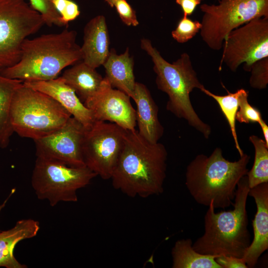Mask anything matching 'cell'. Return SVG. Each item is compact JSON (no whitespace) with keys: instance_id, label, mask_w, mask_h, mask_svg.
Here are the masks:
<instances>
[{"instance_id":"1","label":"cell","mask_w":268,"mask_h":268,"mask_svg":"<svg viewBox=\"0 0 268 268\" xmlns=\"http://www.w3.org/2000/svg\"><path fill=\"white\" fill-rule=\"evenodd\" d=\"M167 151L137 131L127 130L124 145L110 179L113 188L132 198H146L164 191Z\"/></svg>"},{"instance_id":"2","label":"cell","mask_w":268,"mask_h":268,"mask_svg":"<svg viewBox=\"0 0 268 268\" xmlns=\"http://www.w3.org/2000/svg\"><path fill=\"white\" fill-rule=\"evenodd\" d=\"M250 159L244 153L238 160L230 161L219 147L208 156L198 154L187 167L186 187L200 204L208 206L212 203L214 208L222 209L233 205L237 184L247 175Z\"/></svg>"},{"instance_id":"3","label":"cell","mask_w":268,"mask_h":268,"mask_svg":"<svg viewBox=\"0 0 268 268\" xmlns=\"http://www.w3.org/2000/svg\"><path fill=\"white\" fill-rule=\"evenodd\" d=\"M76 32L64 29L59 33L26 38L21 57L13 66L0 69V74L22 81H47L57 77L67 67L82 60Z\"/></svg>"},{"instance_id":"4","label":"cell","mask_w":268,"mask_h":268,"mask_svg":"<svg viewBox=\"0 0 268 268\" xmlns=\"http://www.w3.org/2000/svg\"><path fill=\"white\" fill-rule=\"evenodd\" d=\"M250 188L247 175L237 184L232 210L214 211L212 203L204 216V232L193 244L198 253L242 258L250 246L246 202Z\"/></svg>"},{"instance_id":"5","label":"cell","mask_w":268,"mask_h":268,"mask_svg":"<svg viewBox=\"0 0 268 268\" xmlns=\"http://www.w3.org/2000/svg\"><path fill=\"white\" fill-rule=\"evenodd\" d=\"M140 46L151 58L157 88L168 96L166 109L178 118L185 120L190 126L208 138L211 128L200 119L190 100V93L194 89L201 90L204 86L198 77L189 55L182 53L177 61L170 63L149 40L142 39Z\"/></svg>"},{"instance_id":"6","label":"cell","mask_w":268,"mask_h":268,"mask_svg":"<svg viewBox=\"0 0 268 268\" xmlns=\"http://www.w3.org/2000/svg\"><path fill=\"white\" fill-rule=\"evenodd\" d=\"M70 117V113L54 99L23 84L16 91L10 110L13 132L33 140L52 134Z\"/></svg>"},{"instance_id":"7","label":"cell","mask_w":268,"mask_h":268,"mask_svg":"<svg viewBox=\"0 0 268 268\" xmlns=\"http://www.w3.org/2000/svg\"><path fill=\"white\" fill-rule=\"evenodd\" d=\"M200 35L211 49L219 51L229 33L258 17H268V0H219L217 4L203 3Z\"/></svg>"},{"instance_id":"8","label":"cell","mask_w":268,"mask_h":268,"mask_svg":"<svg viewBox=\"0 0 268 268\" xmlns=\"http://www.w3.org/2000/svg\"><path fill=\"white\" fill-rule=\"evenodd\" d=\"M96 176L86 166L71 167L36 157L31 186L39 200L54 207L60 202H76L77 191Z\"/></svg>"},{"instance_id":"9","label":"cell","mask_w":268,"mask_h":268,"mask_svg":"<svg viewBox=\"0 0 268 268\" xmlns=\"http://www.w3.org/2000/svg\"><path fill=\"white\" fill-rule=\"evenodd\" d=\"M44 24L41 14L25 0H0V69L19 61L23 41Z\"/></svg>"},{"instance_id":"10","label":"cell","mask_w":268,"mask_h":268,"mask_svg":"<svg viewBox=\"0 0 268 268\" xmlns=\"http://www.w3.org/2000/svg\"><path fill=\"white\" fill-rule=\"evenodd\" d=\"M219 66L224 64L232 71L243 68L250 71L256 61L268 57V17H258L231 31L223 44Z\"/></svg>"},{"instance_id":"11","label":"cell","mask_w":268,"mask_h":268,"mask_svg":"<svg viewBox=\"0 0 268 268\" xmlns=\"http://www.w3.org/2000/svg\"><path fill=\"white\" fill-rule=\"evenodd\" d=\"M127 130L116 124L95 121L86 129L82 145L85 165L102 179H110L122 151Z\"/></svg>"},{"instance_id":"12","label":"cell","mask_w":268,"mask_h":268,"mask_svg":"<svg viewBox=\"0 0 268 268\" xmlns=\"http://www.w3.org/2000/svg\"><path fill=\"white\" fill-rule=\"evenodd\" d=\"M86 129L80 122L70 117L52 134L34 140L36 157L71 167L85 166L82 145Z\"/></svg>"},{"instance_id":"13","label":"cell","mask_w":268,"mask_h":268,"mask_svg":"<svg viewBox=\"0 0 268 268\" xmlns=\"http://www.w3.org/2000/svg\"><path fill=\"white\" fill-rule=\"evenodd\" d=\"M130 98L125 93L112 87L104 77L99 90L83 104L92 112L95 121H108L134 131L136 125V111Z\"/></svg>"},{"instance_id":"14","label":"cell","mask_w":268,"mask_h":268,"mask_svg":"<svg viewBox=\"0 0 268 268\" xmlns=\"http://www.w3.org/2000/svg\"><path fill=\"white\" fill-rule=\"evenodd\" d=\"M23 84L54 99L86 129L95 122L91 110L84 105L74 90L65 83L61 76L47 81H24Z\"/></svg>"},{"instance_id":"15","label":"cell","mask_w":268,"mask_h":268,"mask_svg":"<svg viewBox=\"0 0 268 268\" xmlns=\"http://www.w3.org/2000/svg\"><path fill=\"white\" fill-rule=\"evenodd\" d=\"M248 196L254 198L257 212L252 223L253 239L242 259L248 268H254L268 248V182L250 188Z\"/></svg>"},{"instance_id":"16","label":"cell","mask_w":268,"mask_h":268,"mask_svg":"<svg viewBox=\"0 0 268 268\" xmlns=\"http://www.w3.org/2000/svg\"><path fill=\"white\" fill-rule=\"evenodd\" d=\"M83 43L80 50L82 61L96 68L103 65L109 52V37L105 17L92 18L84 28Z\"/></svg>"},{"instance_id":"17","label":"cell","mask_w":268,"mask_h":268,"mask_svg":"<svg viewBox=\"0 0 268 268\" xmlns=\"http://www.w3.org/2000/svg\"><path fill=\"white\" fill-rule=\"evenodd\" d=\"M133 99L136 105L138 133L149 142H158L163 134L164 128L159 120L158 107L147 87L136 82Z\"/></svg>"},{"instance_id":"18","label":"cell","mask_w":268,"mask_h":268,"mask_svg":"<svg viewBox=\"0 0 268 268\" xmlns=\"http://www.w3.org/2000/svg\"><path fill=\"white\" fill-rule=\"evenodd\" d=\"M39 221L31 218L22 219L16 222L12 228L0 231V267L6 268H26L14 255L17 244L20 241L35 237L39 230Z\"/></svg>"},{"instance_id":"19","label":"cell","mask_w":268,"mask_h":268,"mask_svg":"<svg viewBox=\"0 0 268 268\" xmlns=\"http://www.w3.org/2000/svg\"><path fill=\"white\" fill-rule=\"evenodd\" d=\"M103 66L105 69V77L111 86L133 99L136 82L134 73V62L130 55L129 49L120 55L112 49Z\"/></svg>"},{"instance_id":"20","label":"cell","mask_w":268,"mask_h":268,"mask_svg":"<svg viewBox=\"0 0 268 268\" xmlns=\"http://www.w3.org/2000/svg\"><path fill=\"white\" fill-rule=\"evenodd\" d=\"M84 103L100 89L104 78L82 60L66 69L61 76Z\"/></svg>"},{"instance_id":"21","label":"cell","mask_w":268,"mask_h":268,"mask_svg":"<svg viewBox=\"0 0 268 268\" xmlns=\"http://www.w3.org/2000/svg\"><path fill=\"white\" fill-rule=\"evenodd\" d=\"M190 238L177 241L172 249L173 268H222L215 260L217 256L195 251Z\"/></svg>"},{"instance_id":"22","label":"cell","mask_w":268,"mask_h":268,"mask_svg":"<svg viewBox=\"0 0 268 268\" xmlns=\"http://www.w3.org/2000/svg\"><path fill=\"white\" fill-rule=\"evenodd\" d=\"M21 80L11 79L0 74V147H6L14 133L10 120V110L16 91L23 84Z\"/></svg>"},{"instance_id":"23","label":"cell","mask_w":268,"mask_h":268,"mask_svg":"<svg viewBox=\"0 0 268 268\" xmlns=\"http://www.w3.org/2000/svg\"><path fill=\"white\" fill-rule=\"evenodd\" d=\"M249 139L255 149V158L252 169L247 176L250 188L260 184L268 182V146L264 140L255 135Z\"/></svg>"},{"instance_id":"24","label":"cell","mask_w":268,"mask_h":268,"mask_svg":"<svg viewBox=\"0 0 268 268\" xmlns=\"http://www.w3.org/2000/svg\"><path fill=\"white\" fill-rule=\"evenodd\" d=\"M243 90V88H241L234 93L230 92L227 90L228 94L225 95H216L205 89V87L201 90L207 96L212 98L219 105L222 113L228 122L235 147L240 156L244 154V152L240 146L237 135L236 115L239 108V98Z\"/></svg>"},{"instance_id":"25","label":"cell","mask_w":268,"mask_h":268,"mask_svg":"<svg viewBox=\"0 0 268 268\" xmlns=\"http://www.w3.org/2000/svg\"><path fill=\"white\" fill-rule=\"evenodd\" d=\"M201 22L193 20L184 16L179 20L176 28L172 31L174 39L180 43H184L192 39L200 31Z\"/></svg>"},{"instance_id":"26","label":"cell","mask_w":268,"mask_h":268,"mask_svg":"<svg viewBox=\"0 0 268 268\" xmlns=\"http://www.w3.org/2000/svg\"><path fill=\"white\" fill-rule=\"evenodd\" d=\"M249 92L243 89L239 98L238 110L236 120L240 123H258L263 120L262 114L256 108L250 105L248 100Z\"/></svg>"},{"instance_id":"27","label":"cell","mask_w":268,"mask_h":268,"mask_svg":"<svg viewBox=\"0 0 268 268\" xmlns=\"http://www.w3.org/2000/svg\"><path fill=\"white\" fill-rule=\"evenodd\" d=\"M30 5L42 16L45 24L48 26L55 25L58 27L65 26L61 16L52 3V0H28Z\"/></svg>"},{"instance_id":"28","label":"cell","mask_w":268,"mask_h":268,"mask_svg":"<svg viewBox=\"0 0 268 268\" xmlns=\"http://www.w3.org/2000/svg\"><path fill=\"white\" fill-rule=\"evenodd\" d=\"M249 84L251 87L262 90L268 84V57L255 62L251 66Z\"/></svg>"},{"instance_id":"29","label":"cell","mask_w":268,"mask_h":268,"mask_svg":"<svg viewBox=\"0 0 268 268\" xmlns=\"http://www.w3.org/2000/svg\"><path fill=\"white\" fill-rule=\"evenodd\" d=\"M52 2L66 26L80 14L78 5L72 0H52Z\"/></svg>"},{"instance_id":"30","label":"cell","mask_w":268,"mask_h":268,"mask_svg":"<svg viewBox=\"0 0 268 268\" xmlns=\"http://www.w3.org/2000/svg\"><path fill=\"white\" fill-rule=\"evenodd\" d=\"M114 7L122 21L127 26H136L139 23L135 11L126 0H116Z\"/></svg>"},{"instance_id":"31","label":"cell","mask_w":268,"mask_h":268,"mask_svg":"<svg viewBox=\"0 0 268 268\" xmlns=\"http://www.w3.org/2000/svg\"><path fill=\"white\" fill-rule=\"evenodd\" d=\"M222 268H247L242 258L232 256H220L215 259Z\"/></svg>"},{"instance_id":"32","label":"cell","mask_w":268,"mask_h":268,"mask_svg":"<svg viewBox=\"0 0 268 268\" xmlns=\"http://www.w3.org/2000/svg\"><path fill=\"white\" fill-rule=\"evenodd\" d=\"M183 12L184 16H190L195 10L197 6L201 3V0H175Z\"/></svg>"},{"instance_id":"33","label":"cell","mask_w":268,"mask_h":268,"mask_svg":"<svg viewBox=\"0 0 268 268\" xmlns=\"http://www.w3.org/2000/svg\"><path fill=\"white\" fill-rule=\"evenodd\" d=\"M261 128L265 138V141L268 146V126L266 122L263 119L259 124Z\"/></svg>"},{"instance_id":"34","label":"cell","mask_w":268,"mask_h":268,"mask_svg":"<svg viewBox=\"0 0 268 268\" xmlns=\"http://www.w3.org/2000/svg\"><path fill=\"white\" fill-rule=\"evenodd\" d=\"M14 192V190H12V191L11 192V193L10 194V195L8 196V198H6V199L4 201V202L1 204L0 205V213L2 210V209L4 207V206H5L7 200H8V199L10 197L11 195L13 194V193Z\"/></svg>"},{"instance_id":"35","label":"cell","mask_w":268,"mask_h":268,"mask_svg":"<svg viewBox=\"0 0 268 268\" xmlns=\"http://www.w3.org/2000/svg\"><path fill=\"white\" fill-rule=\"evenodd\" d=\"M105 0L110 6L114 7V4L116 0Z\"/></svg>"},{"instance_id":"36","label":"cell","mask_w":268,"mask_h":268,"mask_svg":"<svg viewBox=\"0 0 268 268\" xmlns=\"http://www.w3.org/2000/svg\"></svg>"}]
</instances>
